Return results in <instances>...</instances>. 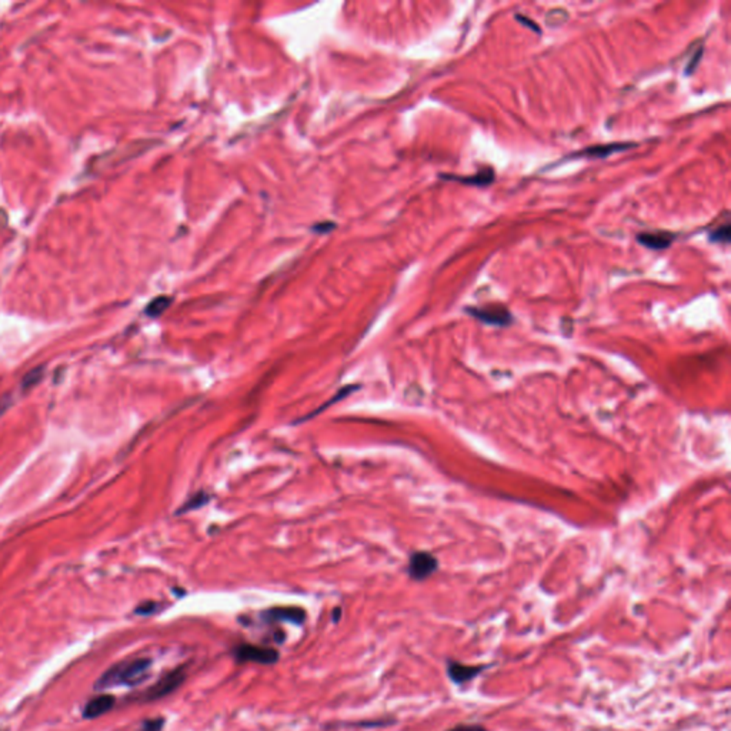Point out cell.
Listing matches in <instances>:
<instances>
[{
    "label": "cell",
    "mask_w": 731,
    "mask_h": 731,
    "mask_svg": "<svg viewBox=\"0 0 731 731\" xmlns=\"http://www.w3.org/2000/svg\"><path fill=\"white\" fill-rule=\"evenodd\" d=\"M447 731H489V730L482 724H457L449 728Z\"/></svg>",
    "instance_id": "cell-17"
},
{
    "label": "cell",
    "mask_w": 731,
    "mask_h": 731,
    "mask_svg": "<svg viewBox=\"0 0 731 731\" xmlns=\"http://www.w3.org/2000/svg\"><path fill=\"white\" fill-rule=\"evenodd\" d=\"M466 313L491 326H509L513 321V316L506 307H466Z\"/></svg>",
    "instance_id": "cell-6"
},
{
    "label": "cell",
    "mask_w": 731,
    "mask_h": 731,
    "mask_svg": "<svg viewBox=\"0 0 731 731\" xmlns=\"http://www.w3.org/2000/svg\"><path fill=\"white\" fill-rule=\"evenodd\" d=\"M10 407V397H3L0 400V416H2Z\"/></svg>",
    "instance_id": "cell-21"
},
{
    "label": "cell",
    "mask_w": 731,
    "mask_h": 731,
    "mask_svg": "<svg viewBox=\"0 0 731 731\" xmlns=\"http://www.w3.org/2000/svg\"><path fill=\"white\" fill-rule=\"evenodd\" d=\"M235 657L239 663H257V664H275L279 661V653L275 648L260 647L253 644H240L233 650Z\"/></svg>",
    "instance_id": "cell-3"
},
{
    "label": "cell",
    "mask_w": 731,
    "mask_h": 731,
    "mask_svg": "<svg viewBox=\"0 0 731 731\" xmlns=\"http://www.w3.org/2000/svg\"><path fill=\"white\" fill-rule=\"evenodd\" d=\"M171 304V297L169 296H159L156 299H153L147 307H146V315L150 316V317H159L167 307Z\"/></svg>",
    "instance_id": "cell-12"
},
{
    "label": "cell",
    "mask_w": 731,
    "mask_h": 731,
    "mask_svg": "<svg viewBox=\"0 0 731 731\" xmlns=\"http://www.w3.org/2000/svg\"><path fill=\"white\" fill-rule=\"evenodd\" d=\"M701 56H703V47H699V50H696V53L692 54V57L690 59L688 65L686 66L684 73H686L687 76H690V74L695 73V70L697 69V66H699V63H700V61H701Z\"/></svg>",
    "instance_id": "cell-16"
},
{
    "label": "cell",
    "mask_w": 731,
    "mask_h": 731,
    "mask_svg": "<svg viewBox=\"0 0 731 731\" xmlns=\"http://www.w3.org/2000/svg\"><path fill=\"white\" fill-rule=\"evenodd\" d=\"M186 679V666H180L175 670L169 671L167 675H165L159 681H156L155 684H153L150 688H147L143 695H142V700L143 701H153V700H159V699H163L166 696H169L170 692L175 691Z\"/></svg>",
    "instance_id": "cell-2"
},
{
    "label": "cell",
    "mask_w": 731,
    "mask_h": 731,
    "mask_svg": "<svg viewBox=\"0 0 731 731\" xmlns=\"http://www.w3.org/2000/svg\"><path fill=\"white\" fill-rule=\"evenodd\" d=\"M151 659L142 657L122 661L110 667L96 683V688H107L116 686H138L149 679Z\"/></svg>",
    "instance_id": "cell-1"
},
{
    "label": "cell",
    "mask_w": 731,
    "mask_h": 731,
    "mask_svg": "<svg viewBox=\"0 0 731 731\" xmlns=\"http://www.w3.org/2000/svg\"><path fill=\"white\" fill-rule=\"evenodd\" d=\"M516 19H517V21L520 22L522 25L530 28V29H531L533 32H536L537 34H542V29H540V26H538L534 21H531V19H529V17H526V16H523V14H516Z\"/></svg>",
    "instance_id": "cell-19"
},
{
    "label": "cell",
    "mask_w": 731,
    "mask_h": 731,
    "mask_svg": "<svg viewBox=\"0 0 731 731\" xmlns=\"http://www.w3.org/2000/svg\"><path fill=\"white\" fill-rule=\"evenodd\" d=\"M438 569V562L432 553L427 551H417L412 554L409 562V575L413 580L423 582L429 579L432 574H434Z\"/></svg>",
    "instance_id": "cell-5"
},
{
    "label": "cell",
    "mask_w": 731,
    "mask_h": 731,
    "mask_svg": "<svg viewBox=\"0 0 731 731\" xmlns=\"http://www.w3.org/2000/svg\"><path fill=\"white\" fill-rule=\"evenodd\" d=\"M441 179L457 182L466 186H476V187H486L490 186L494 182V170L491 167H487L485 170L477 171L473 176H454V175H441Z\"/></svg>",
    "instance_id": "cell-10"
},
{
    "label": "cell",
    "mask_w": 731,
    "mask_h": 731,
    "mask_svg": "<svg viewBox=\"0 0 731 731\" xmlns=\"http://www.w3.org/2000/svg\"><path fill=\"white\" fill-rule=\"evenodd\" d=\"M676 235L671 232H666V230H659V232H642L637 235V242L650 250H666L668 248L672 242H675Z\"/></svg>",
    "instance_id": "cell-8"
},
{
    "label": "cell",
    "mask_w": 731,
    "mask_h": 731,
    "mask_svg": "<svg viewBox=\"0 0 731 731\" xmlns=\"http://www.w3.org/2000/svg\"><path fill=\"white\" fill-rule=\"evenodd\" d=\"M207 502H209V496H207L206 493H198L196 496L191 497V498L189 500V502L182 507L183 510H180V513H182V511H186V510H195V509H199V507H202L203 505H206Z\"/></svg>",
    "instance_id": "cell-15"
},
{
    "label": "cell",
    "mask_w": 731,
    "mask_h": 731,
    "mask_svg": "<svg viewBox=\"0 0 731 731\" xmlns=\"http://www.w3.org/2000/svg\"><path fill=\"white\" fill-rule=\"evenodd\" d=\"M42 377H43V368H37V369L30 370V372L25 376V379H23V381H22L23 389H30V388L36 386V384L42 380Z\"/></svg>",
    "instance_id": "cell-14"
},
{
    "label": "cell",
    "mask_w": 731,
    "mask_h": 731,
    "mask_svg": "<svg viewBox=\"0 0 731 731\" xmlns=\"http://www.w3.org/2000/svg\"><path fill=\"white\" fill-rule=\"evenodd\" d=\"M263 615L268 622H287L293 624H301L306 619V613L300 607H275L267 610Z\"/></svg>",
    "instance_id": "cell-9"
},
{
    "label": "cell",
    "mask_w": 731,
    "mask_h": 731,
    "mask_svg": "<svg viewBox=\"0 0 731 731\" xmlns=\"http://www.w3.org/2000/svg\"><path fill=\"white\" fill-rule=\"evenodd\" d=\"M165 721L163 719H153V720H146L143 723V727H142V731H160L162 727H163Z\"/></svg>",
    "instance_id": "cell-18"
},
{
    "label": "cell",
    "mask_w": 731,
    "mask_h": 731,
    "mask_svg": "<svg viewBox=\"0 0 731 731\" xmlns=\"http://www.w3.org/2000/svg\"><path fill=\"white\" fill-rule=\"evenodd\" d=\"M731 239V226L728 222H725L724 224L716 227L714 230H711L710 235H708V240L711 243H723V244H727Z\"/></svg>",
    "instance_id": "cell-13"
},
{
    "label": "cell",
    "mask_w": 731,
    "mask_h": 731,
    "mask_svg": "<svg viewBox=\"0 0 731 731\" xmlns=\"http://www.w3.org/2000/svg\"><path fill=\"white\" fill-rule=\"evenodd\" d=\"M636 143L630 142H619V143H607V145H595L586 149H582L579 151L573 153V155L567 156L569 159H579V158H589V159H606L614 153H620L630 150L631 147H636Z\"/></svg>",
    "instance_id": "cell-7"
},
{
    "label": "cell",
    "mask_w": 731,
    "mask_h": 731,
    "mask_svg": "<svg viewBox=\"0 0 731 731\" xmlns=\"http://www.w3.org/2000/svg\"><path fill=\"white\" fill-rule=\"evenodd\" d=\"M493 664H463L457 660H447L446 664V672L450 681L456 686H465L469 681H473L476 677H478L482 672L489 670Z\"/></svg>",
    "instance_id": "cell-4"
},
{
    "label": "cell",
    "mask_w": 731,
    "mask_h": 731,
    "mask_svg": "<svg viewBox=\"0 0 731 731\" xmlns=\"http://www.w3.org/2000/svg\"><path fill=\"white\" fill-rule=\"evenodd\" d=\"M158 610V603H153V602H147V603H143L140 604L136 610H134V613L136 614H140V615H149V614H153Z\"/></svg>",
    "instance_id": "cell-20"
},
{
    "label": "cell",
    "mask_w": 731,
    "mask_h": 731,
    "mask_svg": "<svg viewBox=\"0 0 731 731\" xmlns=\"http://www.w3.org/2000/svg\"><path fill=\"white\" fill-rule=\"evenodd\" d=\"M114 703H116V700H114L113 696H109V695L94 697L86 703L83 708V717L87 720L98 719L109 713V711L113 708Z\"/></svg>",
    "instance_id": "cell-11"
}]
</instances>
